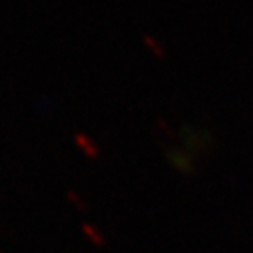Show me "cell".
Wrapping results in <instances>:
<instances>
[{
  "instance_id": "obj_2",
  "label": "cell",
  "mask_w": 253,
  "mask_h": 253,
  "mask_svg": "<svg viewBox=\"0 0 253 253\" xmlns=\"http://www.w3.org/2000/svg\"><path fill=\"white\" fill-rule=\"evenodd\" d=\"M81 230H83L86 239L93 246H97V248H106L107 239H106V236H104V232L97 225H93V223H83V225H81Z\"/></svg>"
},
{
  "instance_id": "obj_1",
  "label": "cell",
  "mask_w": 253,
  "mask_h": 253,
  "mask_svg": "<svg viewBox=\"0 0 253 253\" xmlns=\"http://www.w3.org/2000/svg\"><path fill=\"white\" fill-rule=\"evenodd\" d=\"M74 142H76V146L83 151L90 160H99L100 158V148L97 146V142L91 137H88L86 134H83V132L74 134Z\"/></svg>"
},
{
  "instance_id": "obj_3",
  "label": "cell",
  "mask_w": 253,
  "mask_h": 253,
  "mask_svg": "<svg viewBox=\"0 0 253 253\" xmlns=\"http://www.w3.org/2000/svg\"><path fill=\"white\" fill-rule=\"evenodd\" d=\"M67 199H69V202L74 206L76 210L81 211V213H88V211H90V204L86 202V199H84L81 194H78L76 190H69Z\"/></svg>"
},
{
  "instance_id": "obj_5",
  "label": "cell",
  "mask_w": 253,
  "mask_h": 253,
  "mask_svg": "<svg viewBox=\"0 0 253 253\" xmlns=\"http://www.w3.org/2000/svg\"><path fill=\"white\" fill-rule=\"evenodd\" d=\"M0 253H4V252H0Z\"/></svg>"
},
{
  "instance_id": "obj_4",
  "label": "cell",
  "mask_w": 253,
  "mask_h": 253,
  "mask_svg": "<svg viewBox=\"0 0 253 253\" xmlns=\"http://www.w3.org/2000/svg\"><path fill=\"white\" fill-rule=\"evenodd\" d=\"M142 41H144V44H146L151 51L155 53V56H158V58H164V56H166L164 47L160 46V42H158V41L155 39L153 36H148V34H146V36H142Z\"/></svg>"
}]
</instances>
